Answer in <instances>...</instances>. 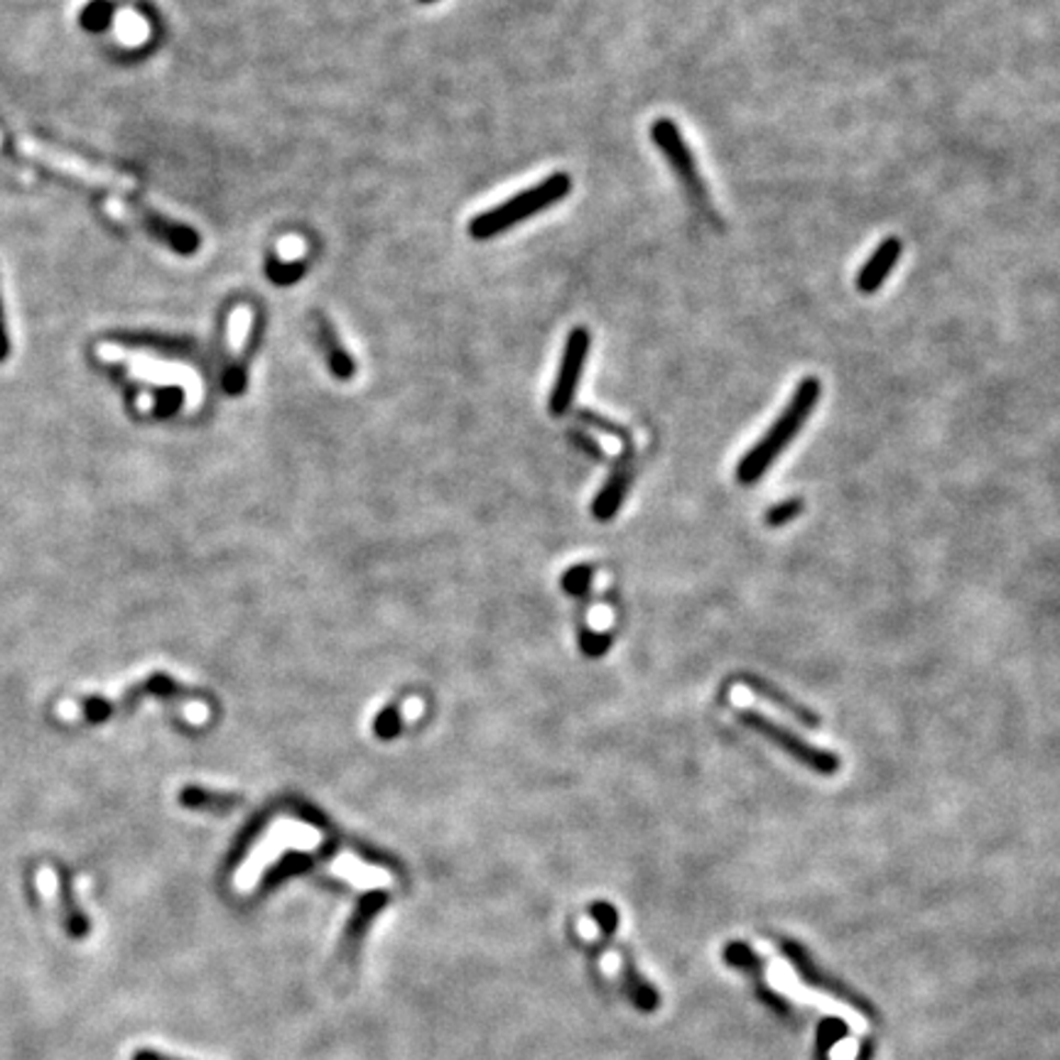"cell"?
<instances>
[{"mask_svg":"<svg viewBox=\"0 0 1060 1060\" xmlns=\"http://www.w3.org/2000/svg\"><path fill=\"white\" fill-rule=\"evenodd\" d=\"M820 396H822L820 378L808 376L800 380L794 398H790V403L780 410V415L774 420V425H771L764 435L756 440V445L751 447L742 459H739L737 481L742 483V487H751V483H756L759 479L766 477V471L774 467V461L784 455V449L798 437L802 425L810 420Z\"/></svg>","mask_w":1060,"mask_h":1060,"instance_id":"1","label":"cell"},{"mask_svg":"<svg viewBox=\"0 0 1060 1060\" xmlns=\"http://www.w3.org/2000/svg\"><path fill=\"white\" fill-rule=\"evenodd\" d=\"M570 192H572L570 174L568 172H555V174H550V178H545L538 184H533V187L518 192L516 197L501 202L493 209H487V212H481L479 216H475V219L469 221L467 231L475 241L497 239L499 233L533 219L535 214L550 209V207H555V204H560Z\"/></svg>","mask_w":1060,"mask_h":1060,"instance_id":"2","label":"cell"},{"mask_svg":"<svg viewBox=\"0 0 1060 1060\" xmlns=\"http://www.w3.org/2000/svg\"><path fill=\"white\" fill-rule=\"evenodd\" d=\"M737 719L746 729H751V732L759 734V737H764L766 742H771L776 749L784 751V754H788L790 759L798 761L800 766H806L808 771H812V774L835 776L837 771L842 768V761H840V756L835 754V751L820 749L816 744L806 742V739H802L800 734H796L794 729L780 727L771 717L756 713V709H746V713H737Z\"/></svg>","mask_w":1060,"mask_h":1060,"instance_id":"3","label":"cell"},{"mask_svg":"<svg viewBox=\"0 0 1060 1060\" xmlns=\"http://www.w3.org/2000/svg\"><path fill=\"white\" fill-rule=\"evenodd\" d=\"M776 948H778L780 955L786 957L788 965L794 967V972L798 974V980L802 984H808V987H812V990H820V992H825L830 996H835V1000H840L842 1004L852 1006L854 1012H859L862 1016L871 1018V1022H879V1008L871 1004V1000L862 996L857 990H852V987L842 982L840 977L822 970V967L816 962V957L808 953L806 945H800L794 938H778Z\"/></svg>","mask_w":1060,"mask_h":1060,"instance_id":"4","label":"cell"},{"mask_svg":"<svg viewBox=\"0 0 1060 1060\" xmlns=\"http://www.w3.org/2000/svg\"><path fill=\"white\" fill-rule=\"evenodd\" d=\"M651 140L653 146L661 150L665 162L673 168L675 178L681 180L683 190L687 192V197L693 200L695 207L699 212L713 214V207H709V192L705 187L703 178H699L695 156L685 143L681 128H677L671 118H658L651 126Z\"/></svg>","mask_w":1060,"mask_h":1060,"instance_id":"5","label":"cell"},{"mask_svg":"<svg viewBox=\"0 0 1060 1060\" xmlns=\"http://www.w3.org/2000/svg\"><path fill=\"white\" fill-rule=\"evenodd\" d=\"M590 346H592V334L586 327H574L568 334V342H565V349H562L558 378H555V386L550 390L548 408L552 415L560 418L570 410L574 394H578L586 356H590Z\"/></svg>","mask_w":1060,"mask_h":1060,"instance_id":"6","label":"cell"},{"mask_svg":"<svg viewBox=\"0 0 1060 1060\" xmlns=\"http://www.w3.org/2000/svg\"><path fill=\"white\" fill-rule=\"evenodd\" d=\"M722 960L729 965V967H734V970H739L742 974H746L749 980H751V987H754V994H756V1000L768 1006L771 1012H774L776 1016L780 1018H786V1022H796L798 1014H796V1008L794 1004H790L786 996H780L778 992L771 990V987L766 984L764 980V970H766V962L761 960V955L751 948V945L742 943V941H732V943H727L725 948H722Z\"/></svg>","mask_w":1060,"mask_h":1060,"instance_id":"7","label":"cell"},{"mask_svg":"<svg viewBox=\"0 0 1060 1060\" xmlns=\"http://www.w3.org/2000/svg\"><path fill=\"white\" fill-rule=\"evenodd\" d=\"M123 204H126L128 212L136 214V219L140 221L143 229H146L152 236V239H158L160 243L168 246L170 251L180 253V255H192V253L200 251V246H202L200 233L190 229L187 224L172 221V219H168V216L152 212L148 204L136 202V200H123Z\"/></svg>","mask_w":1060,"mask_h":1060,"instance_id":"8","label":"cell"},{"mask_svg":"<svg viewBox=\"0 0 1060 1060\" xmlns=\"http://www.w3.org/2000/svg\"><path fill=\"white\" fill-rule=\"evenodd\" d=\"M901 255H903V241L899 239V236H889V239H884L877 246V249H874V253L869 255V261L857 271V281H854L857 290L862 295L877 293L879 287L889 281V275H891L893 267H897Z\"/></svg>","mask_w":1060,"mask_h":1060,"instance_id":"9","label":"cell"},{"mask_svg":"<svg viewBox=\"0 0 1060 1060\" xmlns=\"http://www.w3.org/2000/svg\"><path fill=\"white\" fill-rule=\"evenodd\" d=\"M312 322H315L317 344H319V349H322L329 372H332V376L339 378V380L354 378L356 362L352 356H349V352L344 349L342 339H339V334H337V327L329 322L324 312H312Z\"/></svg>","mask_w":1060,"mask_h":1060,"instance_id":"10","label":"cell"},{"mask_svg":"<svg viewBox=\"0 0 1060 1060\" xmlns=\"http://www.w3.org/2000/svg\"><path fill=\"white\" fill-rule=\"evenodd\" d=\"M384 905H386V893L384 891H374V893H368V897L362 899V903H358V909L354 913V919L349 921L346 931L342 935V945H339V957H342V960H352V957L356 955L358 945H362L364 933L368 928V923L374 921V915L380 909H384Z\"/></svg>","mask_w":1060,"mask_h":1060,"instance_id":"11","label":"cell"},{"mask_svg":"<svg viewBox=\"0 0 1060 1060\" xmlns=\"http://www.w3.org/2000/svg\"><path fill=\"white\" fill-rule=\"evenodd\" d=\"M37 881H39V889H43L47 897H55L59 901V913H61V921H65L67 933L75 935V938L87 935L89 933V921L84 919V913L77 909L75 901H71L69 891L65 889V884L57 879V874L49 871V869H43V871H39Z\"/></svg>","mask_w":1060,"mask_h":1060,"instance_id":"12","label":"cell"},{"mask_svg":"<svg viewBox=\"0 0 1060 1060\" xmlns=\"http://www.w3.org/2000/svg\"><path fill=\"white\" fill-rule=\"evenodd\" d=\"M629 483H631V449H626L622 467L614 471V477L604 483L602 493L594 499V516L600 521L614 518V513L619 511L626 491H629Z\"/></svg>","mask_w":1060,"mask_h":1060,"instance_id":"13","label":"cell"},{"mask_svg":"<svg viewBox=\"0 0 1060 1060\" xmlns=\"http://www.w3.org/2000/svg\"><path fill=\"white\" fill-rule=\"evenodd\" d=\"M263 324H265L263 315L253 317L251 332H249V339H246L241 356L236 358V362L229 368H226V374H224V390L229 396H241L246 384H249V362H251V356L255 354V349H259V344H261Z\"/></svg>","mask_w":1060,"mask_h":1060,"instance_id":"14","label":"cell"},{"mask_svg":"<svg viewBox=\"0 0 1060 1060\" xmlns=\"http://www.w3.org/2000/svg\"><path fill=\"white\" fill-rule=\"evenodd\" d=\"M739 681H742L754 695L766 697L768 703L778 705L780 709H788V713L794 715L798 719V722H802L806 727H810V729H818L820 727V717L816 713H810L808 707L798 705L794 697H788L786 693H780V689L774 683L761 681V677H756V675H744V677H739Z\"/></svg>","mask_w":1060,"mask_h":1060,"instance_id":"15","label":"cell"},{"mask_svg":"<svg viewBox=\"0 0 1060 1060\" xmlns=\"http://www.w3.org/2000/svg\"><path fill=\"white\" fill-rule=\"evenodd\" d=\"M622 974H624V990L626 994L631 996V1002L634 1006L638 1008V1012H646V1014H651L656 1012L658 1006H661V994H658V990L653 984H648L641 974H638L636 970V965L631 960V955L622 950Z\"/></svg>","mask_w":1060,"mask_h":1060,"instance_id":"16","label":"cell"},{"mask_svg":"<svg viewBox=\"0 0 1060 1060\" xmlns=\"http://www.w3.org/2000/svg\"><path fill=\"white\" fill-rule=\"evenodd\" d=\"M113 15H116V3L113 0H89L79 13V25L91 35L106 33L113 23Z\"/></svg>","mask_w":1060,"mask_h":1060,"instance_id":"17","label":"cell"},{"mask_svg":"<svg viewBox=\"0 0 1060 1060\" xmlns=\"http://www.w3.org/2000/svg\"><path fill=\"white\" fill-rule=\"evenodd\" d=\"M113 342L128 344V346H150V349H164V352H182V349H190V339H174V337H160L150 332H118L113 334Z\"/></svg>","mask_w":1060,"mask_h":1060,"instance_id":"18","label":"cell"},{"mask_svg":"<svg viewBox=\"0 0 1060 1060\" xmlns=\"http://www.w3.org/2000/svg\"><path fill=\"white\" fill-rule=\"evenodd\" d=\"M847 1034H850V1026L842 1022V1018L837 1016L822 1018L816 1036V1060H828L832 1048H835V1044L842 1041Z\"/></svg>","mask_w":1060,"mask_h":1060,"instance_id":"19","label":"cell"},{"mask_svg":"<svg viewBox=\"0 0 1060 1060\" xmlns=\"http://www.w3.org/2000/svg\"><path fill=\"white\" fill-rule=\"evenodd\" d=\"M180 802L184 808H197V810H231L236 806V798L209 794V790H202V788H184L180 794Z\"/></svg>","mask_w":1060,"mask_h":1060,"instance_id":"20","label":"cell"},{"mask_svg":"<svg viewBox=\"0 0 1060 1060\" xmlns=\"http://www.w3.org/2000/svg\"><path fill=\"white\" fill-rule=\"evenodd\" d=\"M303 273H305V261L283 263L281 259H275L273 253L265 259V275L273 285H281V287L293 285V283L300 281Z\"/></svg>","mask_w":1060,"mask_h":1060,"instance_id":"21","label":"cell"},{"mask_svg":"<svg viewBox=\"0 0 1060 1060\" xmlns=\"http://www.w3.org/2000/svg\"><path fill=\"white\" fill-rule=\"evenodd\" d=\"M802 509H806L802 499H786V501H780V503H776V506H771L766 511L764 523L768 528H784V526H788L790 521H796L800 516Z\"/></svg>","mask_w":1060,"mask_h":1060,"instance_id":"22","label":"cell"},{"mask_svg":"<svg viewBox=\"0 0 1060 1060\" xmlns=\"http://www.w3.org/2000/svg\"><path fill=\"white\" fill-rule=\"evenodd\" d=\"M590 915L592 919L600 923V928L604 935H614L616 928H619V913H616V909L612 903H606V901H594L590 905Z\"/></svg>","mask_w":1060,"mask_h":1060,"instance_id":"23","label":"cell"},{"mask_svg":"<svg viewBox=\"0 0 1060 1060\" xmlns=\"http://www.w3.org/2000/svg\"><path fill=\"white\" fill-rule=\"evenodd\" d=\"M580 420H582L584 425H590V428H594V430L604 432V435H612V437H619V440H624L626 445H629V442H631L629 432H626L622 425H616V423H612V420H606V418L596 415V413H590V410H580Z\"/></svg>","mask_w":1060,"mask_h":1060,"instance_id":"24","label":"cell"},{"mask_svg":"<svg viewBox=\"0 0 1060 1060\" xmlns=\"http://www.w3.org/2000/svg\"><path fill=\"white\" fill-rule=\"evenodd\" d=\"M307 864H310V857H305V854H287L285 859H281L275 864V869L267 874V879L265 884H273L277 879H285V877H293V874L297 871H303Z\"/></svg>","mask_w":1060,"mask_h":1060,"instance_id":"25","label":"cell"},{"mask_svg":"<svg viewBox=\"0 0 1060 1060\" xmlns=\"http://www.w3.org/2000/svg\"><path fill=\"white\" fill-rule=\"evenodd\" d=\"M398 729H400V715H398V709L396 707L384 709V713H380L378 719H376V734L380 739H390V737L398 734Z\"/></svg>","mask_w":1060,"mask_h":1060,"instance_id":"26","label":"cell"},{"mask_svg":"<svg viewBox=\"0 0 1060 1060\" xmlns=\"http://www.w3.org/2000/svg\"><path fill=\"white\" fill-rule=\"evenodd\" d=\"M81 713H84V717L91 719V722H101V719H106L113 713V707H111V703H106V699L91 697V699H87L84 705H81Z\"/></svg>","mask_w":1060,"mask_h":1060,"instance_id":"27","label":"cell"},{"mask_svg":"<svg viewBox=\"0 0 1060 1060\" xmlns=\"http://www.w3.org/2000/svg\"><path fill=\"white\" fill-rule=\"evenodd\" d=\"M182 398H184L182 388H164V390H160L156 410H160V415H168V413H172V410H178L182 406Z\"/></svg>","mask_w":1060,"mask_h":1060,"instance_id":"28","label":"cell"},{"mask_svg":"<svg viewBox=\"0 0 1060 1060\" xmlns=\"http://www.w3.org/2000/svg\"><path fill=\"white\" fill-rule=\"evenodd\" d=\"M570 437H572L574 445H578V447H582V449L590 452V455H592L594 459H604V449H602L600 445H596V442H594L590 435H586V432L572 430V435H570Z\"/></svg>","mask_w":1060,"mask_h":1060,"instance_id":"29","label":"cell"},{"mask_svg":"<svg viewBox=\"0 0 1060 1060\" xmlns=\"http://www.w3.org/2000/svg\"><path fill=\"white\" fill-rule=\"evenodd\" d=\"M10 356V334H8V322H5V307L3 297H0V364Z\"/></svg>","mask_w":1060,"mask_h":1060,"instance_id":"30","label":"cell"},{"mask_svg":"<svg viewBox=\"0 0 1060 1060\" xmlns=\"http://www.w3.org/2000/svg\"><path fill=\"white\" fill-rule=\"evenodd\" d=\"M590 578H592V572H590V570H586V568H580V570H572V572L568 574V580H565V584H568V586H570V590H568V592H574V594H578V592H584V590H582V586H584V582H586V580H590Z\"/></svg>","mask_w":1060,"mask_h":1060,"instance_id":"31","label":"cell"},{"mask_svg":"<svg viewBox=\"0 0 1060 1060\" xmlns=\"http://www.w3.org/2000/svg\"><path fill=\"white\" fill-rule=\"evenodd\" d=\"M133 1060H180V1058L164 1056V1053H160V1051H152V1048H143V1051H136V1053H133Z\"/></svg>","mask_w":1060,"mask_h":1060,"instance_id":"32","label":"cell"},{"mask_svg":"<svg viewBox=\"0 0 1060 1060\" xmlns=\"http://www.w3.org/2000/svg\"><path fill=\"white\" fill-rule=\"evenodd\" d=\"M418 3H423V5H430V3H437V0H418Z\"/></svg>","mask_w":1060,"mask_h":1060,"instance_id":"33","label":"cell"}]
</instances>
